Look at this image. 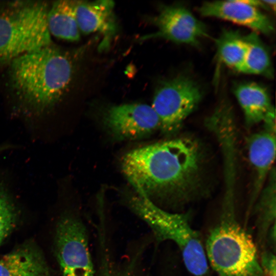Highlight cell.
<instances>
[{"label": "cell", "mask_w": 276, "mask_h": 276, "mask_svg": "<svg viewBox=\"0 0 276 276\" xmlns=\"http://www.w3.org/2000/svg\"><path fill=\"white\" fill-rule=\"evenodd\" d=\"M202 152L194 140L180 137L156 142L127 152L122 171L136 194L157 204L190 201L202 180Z\"/></svg>", "instance_id": "6da1fadb"}, {"label": "cell", "mask_w": 276, "mask_h": 276, "mask_svg": "<svg viewBox=\"0 0 276 276\" xmlns=\"http://www.w3.org/2000/svg\"><path fill=\"white\" fill-rule=\"evenodd\" d=\"M74 73L69 53L51 44L13 60L6 67V86L24 110L39 113L63 98Z\"/></svg>", "instance_id": "7a4b0ae2"}, {"label": "cell", "mask_w": 276, "mask_h": 276, "mask_svg": "<svg viewBox=\"0 0 276 276\" xmlns=\"http://www.w3.org/2000/svg\"><path fill=\"white\" fill-rule=\"evenodd\" d=\"M205 249L218 276H263L252 237L237 220L235 197H223L220 218L208 235Z\"/></svg>", "instance_id": "3957f363"}, {"label": "cell", "mask_w": 276, "mask_h": 276, "mask_svg": "<svg viewBox=\"0 0 276 276\" xmlns=\"http://www.w3.org/2000/svg\"><path fill=\"white\" fill-rule=\"evenodd\" d=\"M50 5L43 1L0 4V67L52 44L47 24Z\"/></svg>", "instance_id": "277c9868"}, {"label": "cell", "mask_w": 276, "mask_h": 276, "mask_svg": "<svg viewBox=\"0 0 276 276\" xmlns=\"http://www.w3.org/2000/svg\"><path fill=\"white\" fill-rule=\"evenodd\" d=\"M129 204L149 225L157 241H173L177 245L191 274H208V262L200 235L191 227L187 214L167 212L137 194L130 199Z\"/></svg>", "instance_id": "5b68a950"}, {"label": "cell", "mask_w": 276, "mask_h": 276, "mask_svg": "<svg viewBox=\"0 0 276 276\" xmlns=\"http://www.w3.org/2000/svg\"><path fill=\"white\" fill-rule=\"evenodd\" d=\"M202 91L197 82L180 75L160 83L154 93L152 107L167 135L176 133L200 102Z\"/></svg>", "instance_id": "8992f818"}, {"label": "cell", "mask_w": 276, "mask_h": 276, "mask_svg": "<svg viewBox=\"0 0 276 276\" xmlns=\"http://www.w3.org/2000/svg\"><path fill=\"white\" fill-rule=\"evenodd\" d=\"M55 249L63 276H95L87 231L79 219L66 216L60 220Z\"/></svg>", "instance_id": "52a82bcc"}, {"label": "cell", "mask_w": 276, "mask_h": 276, "mask_svg": "<svg viewBox=\"0 0 276 276\" xmlns=\"http://www.w3.org/2000/svg\"><path fill=\"white\" fill-rule=\"evenodd\" d=\"M104 125L117 139L134 140L150 135L160 128L151 106L128 103L109 107L103 115Z\"/></svg>", "instance_id": "ba28073f"}, {"label": "cell", "mask_w": 276, "mask_h": 276, "mask_svg": "<svg viewBox=\"0 0 276 276\" xmlns=\"http://www.w3.org/2000/svg\"><path fill=\"white\" fill-rule=\"evenodd\" d=\"M157 31L143 39L164 38L178 44L198 46L207 36L205 26L187 8L182 6H166L154 19Z\"/></svg>", "instance_id": "9c48e42d"}, {"label": "cell", "mask_w": 276, "mask_h": 276, "mask_svg": "<svg viewBox=\"0 0 276 276\" xmlns=\"http://www.w3.org/2000/svg\"><path fill=\"white\" fill-rule=\"evenodd\" d=\"M264 1L228 0L205 2L199 13L246 27L255 32L269 35L274 30L270 19L260 10L268 8Z\"/></svg>", "instance_id": "30bf717a"}, {"label": "cell", "mask_w": 276, "mask_h": 276, "mask_svg": "<svg viewBox=\"0 0 276 276\" xmlns=\"http://www.w3.org/2000/svg\"><path fill=\"white\" fill-rule=\"evenodd\" d=\"M275 126L264 125L262 130L246 139L248 159L255 177L250 206L256 202L273 168L275 157Z\"/></svg>", "instance_id": "8fae6325"}, {"label": "cell", "mask_w": 276, "mask_h": 276, "mask_svg": "<svg viewBox=\"0 0 276 276\" xmlns=\"http://www.w3.org/2000/svg\"><path fill=\"white\" fill-rule=\"evenodd\" d=\"M114 6L110 0L76 1V16L80 33L101 34L103 36L99 48L101 50L108 48L117 33Z\"/></svg>", "instance_id": "7c38bea8"}, {"label": "cell", "mask_w": 276, "mask_h": 276, "mask_svg": "<svg viewBox=\"0 0 276 276\" xmlns=\"http://www.w3.org/2000/svg\"><path fill=\"white\" fill-rule=\"evenodd\" d=\"M234 95L243 111L248 127L260 123L275 125V110L267 89L255 82H243L237 85Z\"/></svg>", "instance_id": "4fadbf2b"}, {"label": "cell", "mask_w": 276, "mask_h": 276, "mask_svg": "<svg viewBox=\"0 0 276 276\" xmlns=\"http://www.w3.org/2000/svg\"><path fill=\"white\" fill-rule=\"evenodd\" d=\"M0 276H50V272L40 254L26 246L1 259Z\"/></svg>", "instance_id": "5bb4252c"}, {"label": "cell", "mask_w": 276, "mask_h": 276, "mask_svg": "<svg viewBox=\"0 0 276 276\" xmlns=\"http://www.w3.org/2000/svg\"><path fill=\"white\" fill-rule=\"evenodd\" d=\"M76 1L59 0L50 5L47 24L50 33L64 40L77 41L80 31L75 12Z\"/></svg>", "instance_id": "9a60e30c"}, {"label": "cell", "mask_w": 276, "mask_h": 276, "mask_svg": "<svg viewBox=\"0 0 276 276\" xmlns=\"http://www.w3.org/2000/svg\"><path fill=\"white\" fill-rule=\"evenodd\" d=\"M256 201V213L261 242H264L270 228L275 225V169L273 167Z\"/></svg>", "instance_id": "2e32d148"}, {"label": "cell", "mask_w": 276, "mask_h": 276, "mask_svg": "<svg viewBox=\"0 0 276 276\" xmlns=\"http://www.w3.org/2000/svg\"><path fill=\"white\" fill-rule=\"evenodd\" d=\"M218 55L226 66L243 73L246 43L239 32L224 30L216 40Z\"/></svg>", "instance_id": "e0dca14e"}, {"label": "cell", "mask_w": 276, "mask_h": 276, "mask_svg": "<svg viewBox=\"0 0 276 276\" xmlns=\"http://www.w3.org/2000/svg\"><path fill=\"white\" fill-rule=\"evenodd\" d=\"M244 37L246 50L243 73L271 77L272 70L270 57L268 50L257 33L253 32Z\"/></svg>", "instance_id": "ac0fdd59"}, {"label": "cell", "mask_w": 276, "mask_h": 276, "mask_svg": "<svg viewBox=\"0 0 276 276\" xmlns=\"http://www.w3.org/2000/svg\"><path fill=\"white\" fill-rule=\"evenodd\" d=\"M16 221L14 207L0 185V244L14 228Z\"/></svg>", "instance_id": "d6986e66"}, {"label": "cell", "mask_w": 276, "mask_h": 276, "mask_svg": "<svg viewBox=\"0 0 276 276\" xmlns=\"http://www.w3.org/2000/svg\"><path fill=\"white\" fill-rule=\"evenodd\" d=\"M260 262L263 276H276V258L274 253L264 251Z\"/></svg>", "instance_id": "ffe728a7"}, {"label": "cell", "mask_w": 276, "mask_h": 276, "mask_svg": "<svg viewBox=\"0 0 276 276\" xmlns=\"http://www.w3.org/2000/svg\"><path fill=\"white\" fill-rule=\"evenodd\" d=\"M103 276H120V275H114V274H111V273H110L109 272H107V273L104 274ZM122 276H127V275H122Z\"/></svg>", "instance_id": "44dd1931"}]
</instances>
